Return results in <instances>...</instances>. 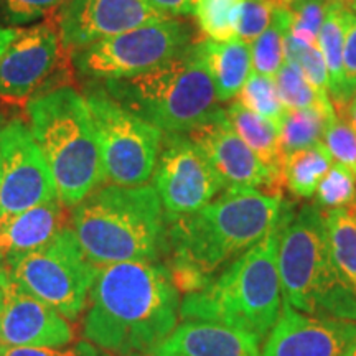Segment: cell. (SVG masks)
<instances>
[{
	"label": "cell",
	"mask_w": 356,
	"mask_h": 356,
	"mask_svg": "<svg viewBox=\"0 0 356 356\" xmlns=\"http://www.w3.org/2000/svg\"><path fill=\"white\" fill-rule=\"evenodd\" d=\"M83 335L115 356L152 355L178 325L180 291L157 262L102 266L89 291Z\"/></svg>",
	"instance_id": "obj_1"
},
{
	"label": "cell",
	"mask_w": 356,
	"mask_h": 356,
	"mask_svg": "<svg viewBox=\"0 0 356 356\" xmlns=\"http://www.w3.org/2000/svg\"><path fill=\"white\" fill-rule=\"evenodd\" d=\"M282 195L257 188H226L191 215L167 221V252L178 291L207 286L226 266L279 226Z\"/></svg>",
	"instance_id": "obj_2"
},
{
	"label": "cell",
	"mask_w": 356,
	"mask_h": 356,
	"mask_svg": "<svg viewBox=\"0 0 356 356\" xmlns=\"http://www.w3.org/2000/svg\"><path fill=\"white\" fill-rule=\"evenodd\" d=\"M70 225L97 267L157 262L167 252V221L154 186H99L71 208Z\"/></svg>",
	"instance_id": "obj_3"
},
{
	"label": "cell",
	"mask_w": 356,
	"mask_h": 356,
	"mask_svg": "<svg viewBox=\"0 0 356 356\" xmlns=\"http://www.w3.org/2000/svg\"><path fill=\"white\" fill-rule=\"evenodd\" d=\"M279 226L181 300L180 317L203 320L266 340L282 310L277 267Z\"/></svg>",
	"instance_id": "obj_4"
},
{
	"label": "cell",
	"mask_w": 356,
	"mask_h": 356,
	"mask_svg": "<svg viewBox=\"0 0 356 356\" xmlns=\"http://www.w3.org/2000/svg\"><path fill=\"white\" fill-rule=\"evenodd\" d=\"M97 84L122 108L165 134H190L222 109L202 42L137 76Z\"/></svg>",
	"instance_id": "obj_5"
},
{
	"label": "cell",
	"mask_w": 356,
	"mask_h": 356,
	"mask_svg": "<svg viewBox=\"0 0 356 356\" xmlns=\"http://www.w3.org/2000/svg\"><path fill=\"white\" fill-rule=\"evenodd\" d=\"M29 127L66 208L83 202L104 180L88 102L74 88L42 91L26 102Z\"/></svg>",
	"instance_id": "obj_6"
},
{
	"label": "cell",
	"mask_w": 356,
	"mask_h": 356,
	"mask_svg": "<svg viewBox=\"0 0 356 356\" xmlns=\"http://www.w3.org/2000/svg\"><path fill=\"white\" fill-rule=\"evenodd\" d=\"M277 267L282 300L302 314L356 322V296L333 264L323 210L284 208L279 222Z\"/></svg>",
	"instance_id": "obj_7"
},
{
	"label": "cell",
	"mask_w": 356,
	"mask_h": 356,
	"mask_svg": "<svg viewBox=\"0 0 356 356\" xmlns=\"http://www.w3.org/2000/svg\"><path fill=\"white\" fill-rule=\"evenodd\" d=\"M6 262L22 291L50 305L68 322L81 317L99 269L83 252L71 226H65L42 248L6 257Z\"/></svg>",
	"instance_id": "obj_8"
},
{
	"label": "cell",
	"mask_w": 356,
	"mask_h": 356,
	"mask_svg": "<svg viewBox=\"0 0 356 356\" xmlns=\"http://www.w3.org/2000/svg\"><path fill=\"white\" fill-rule=\"evenodd\" d=\"M99 149L104 180L111 185L140 186L154 175L163 132L122 108L99 84L84 91Z\"/></svg>",
	"instance_id": "obj_9"
},
{
	"label": "cell",
	"mask_w": 356,
	"mask_h": 356,
	"mask_svg": "<svg viewBox=\"0 0 356 356\" xmlns=\"http://www.w3.org/2000/svg\"><path fill=\"white\" fill-rule=\"evenodd\" d=\"M191 26L178 19L147 24L71 53L76 73L91 81L132 78L157 68L193 43Z\"/></svg>",
	"instance_id": "obj_10"
},
{
	"label": "cell",
	"mask_w": 356,
	"mask_h": 356,
	"mask_svg": "<svg viewBox=\"0 0 356 356\" xmlns=\"http://www.w3.org/2000/svg\"><path fill=\"white\" fill-rule=\"evenodd\" d=\"M154 188L167 221L197 213L226 190L188 134H165L154 170Z\"/></svg>",
	"instance_id": "obj_11"
},
{
	"label": "cell",
	"mask_w": 356,
	"mask_h": 356,
	"mask_svg": "<svg viewBox=\"0 0 356 356\" xmlns=\"http://www.w3.org/2000/svg\"><path fill=\"white\" fill-rule=\"evenodd\" d=\"M56 198L55 181L29 124L0 129V222Z\"/></svg>",
	"instance_id": "obj_12"
},
{
	"label": "cell",
	"mask_w": 356,
	"mask_h": 356,
	"mask_svg": "<svg viewBox=\"0 0 356 356\" xmlns=\"http://www.w3.org/2000/svg\"><path fill=\"white\" fill-rule=\"evenodd\" d=\"M172 19L145 0H68L58 15L63 48L78 50L137 26Z\"/></svg>",
	"instance_id": "obj_13"
},
{
	"label": "cell",
	"mask_w": 356,
	"mask_h": 356,
	"mask_svg": "<svg viewBox=\"0 0 356 356\" xmlns=\"http://www.w3.org/2000/svg\"><path fill=\"white\" fill-rule=\"evenodd\" d=\"M188 136L210 160L225 188H257L282 195L277 178L236 134L225 109Z\"/></svg>",
	"instance_id": "obj_14"
},
{
	"label": "cell",
	"mask_w": 356,
	"mask_h": 356,
	"mask_svg": "<svg viewBox=\"0 0 356 356\" xmlns=\"http://www.w3.org/2000/svg\"><path fill=\"white\" fill-rule=\"evenodd\" d=\"M60 33L50 24L19 30L0 56V97L25 101L35 96L60 60Z\"/></svg>",
	"instance_id": "obj_15"
},
{
	"label": "cell",
	"mask_w": 356,
	"mask_h": 356,
	"mask_svg": "<svg viewBox=\"0 0 356 356\" xmlns=\"http://www.w3.org/2000/svg\"><path fill=\"white\" fill-rule=\"evenodd\" d=\"M356 340V322L302 314L282 300L261 356H343Z\"/></svg>",
	"instance_id": "obj_16"
},
{
	"label": "cell",
	"mask_w": 356,
	"mask_h": 356,
	"mask_svg": "<svg viewBox=\"0 0 356 356\" xmlns=\"http://www.w3.org/2000/svg\"><path fill=\"white\" fill-rule=\"evenodd\" d=\"M74 340L68 320L15 282L6 287L0 314V345L13 348H60Z\"/></svg>",
	"instance_id": "obj_17"
},
{
	"label": "cell",
	"mask_w": 356,
	"mask_h": 356,
	"mask_svg": "<svg viewBox=\"0 0 356 356\" xmlns=\"http://www.w3.org/2000/svg\"><path fill=\"white\" fill-rule=\"evenodd\" d=\"M154 356H261L259 341L246 333L203 320H185Z\"/></svg>",
	"instance_id": "obj_18"
},
{
	"label": "cell",
	"mask_w": 356,
	"mask_h": 356,
	"mask_svg": "<svg viewBox=\"0 0 356 356\" xmlns=\"http://www.w3.org/2000/svg\"><path fill=\"white\" fill-rule=\"evenodd\" d=\"M65 204L58 198L0 222V252L20 256L51 241L65 228Z\"/></svg>",
	"instance_id": "obj_19"
},
{
	"label": "cell",
	"mask_w": 356,
	"mask_h": 356,
	"mask_svg": "<svg viewBox=\"0 0 356 356\" xmlns=\"http://www.w3.org/2000/svg\"><path fill=\"white\" fill-rule=\"evenodd\" d=\"M202 48L220 104L234 99L252 73L251 44L238 38L229 42L203 40Z\"/></svg>",
	"instance_id": "obj_20"
},
{
	"label": "cell",
	"mask_w": 356,
	"mask_h": 356,
	"mask_svg": "<svg viewBox=\"0 0 356 356\" xmlns=\"http://www.w3.org/2000/svg\"><path fill=\"white\" fill-rule=\"evenodd\" d=\"M351 12L338 0H327L323 20L318 33V48L322 51L328 71V89L337 114L346 106L345 76H343V50L346 29H348Z\"/></svg>",
	"instance_id": "obj_21"
},
{
	"label": "cell",
	"mask_w": 356,
	"mask_h": 356,
	"mask_svg": "<svg viewBox=\"0 0 356 356\" xmlns=\"http://www.w3.org/2000/svg\"><path fill=\"white\" fill-rule=\"evenodd\" d=\"M226 111V118L241 137L244 144L257 155V159L279 180V165L282 159L279 142V126L262 115L252 113L233 101ZM280 184V181H279Z\"/></svg>",
	"instance_id": "obj_22"
},
{
	"label": "cell",
	"mask_w": 356,
	"mask_h": 356,
	"mask_svg": "<svg viewBox=\"0 0 356 356\" xmlns=\"http://www.w3.org/2000/svg\"><path fill=\"white\" fill-rule=\"evenodd\" d=\"M332 163L333 157L323 142L284 154L279 165L280 186L297 198H312Z\"/></svg>",
	"instance_id": "obj_23"
},
{
	"label": "cell",
	"mask_w": 356,
	"mask_h": 356,
	"mask_svg": "<svg viewBox=\"0 0 356 356\" xmlns=\"http://www.w3.org/2000/svg\"><path fill=\"white\" fill-rule=\"evenodd\" d=\"M356 203V202H355ZM323 210L330 254L338 274L356 296V204Z\"/></svg>",
	"instance_id": "obj_24"
},
{
	"label": "cell",
	"mask_w": 356,
	"mask_h": 356,
	"mask_svg": "<svg viewBox=\"0 0 356 356\" xmlns=\"http://www.w3.org/2000/svg\"><path fill=\"white\" fill-rule=\"evenodd\" d=\"M291 32V12L284 0H275L273 19L267 29L251 43L252 71L275 76L286 61V38Z\"/></svg>",
	"instance_id": "obj_25"
},
{
	"label": "cell",
	"mask_w": 356,
	"mask_h": 356,
	"mask_svg": "<svg viewBox=\"0 0 356 356\" xmlns=\"http://www.w3.org/2000/svg\"><path fill=\"white\" fill-rule=\"evenodd\" d=\"M338 114H328L320 109L287 111L279 124V142L284 154L307 149L323 142L328 124L335 121Z\"/></svg>",
	"instance_id": "obj_26"
},
{
	"label": "cell",
	"mask_w": 356,
	"mask_h": 356,
	"mask_svg": "<svg viewBox=\"0 0 356 356\" xmlns=\"http://www.w3.org/2000/svg\"><path fill=\"white\" fill-rule=\"evenodd\" d=\"M274 79L280 101L287 111L320 109L328 114H337L332 97L322 95L312 86L309 79L305 78L304 71L293 61H284Z\"/></svg>",
	"instance_id": "obj_27"
},
{
	"label": "cell",
	"mask_w": 356,
	"mask_h": 356,
	"mask_svg": "<svg viewBox=\"0 0 356 356\" xmlns=\"http://www.w3.org/2000/svg\"><path fill=\"white\" fill-rule=\"evenodd\" d=\"M234 101L246 109L252 111V113L269 119L277 126L282 122L284 114L287 113L279 97L275 79L273 76H267V74L254 73V71L249 74L241 91L236 95Z\"/></svg>",
	"instance_id": "obj_28"
},
{
	"label": "cell",
	"mask_w": 356,
	"mask_h": 356,
	"mask_svg": "<svg viewBox=\"0 0 356 356\" xmlns=\"http://www.w3.org/2000/svg\"><path fill=\"white\" fill-rule=\"evenodd\" d=\"M243 0H198L195 17L207 40L229 42L236 38V20Z\"/></svg>",
	"instance_id": "obj_29"
},
{
	"label": "cell",
	"mask_w": 356,
	"mask_h": 356,
	"mask_svg": "<svg viewBox=\"0 0 356 356\" xmlns=\"http://www.w3.org/2000/svg\"><path fill=\"white\" fill-rule=\"evenodd\" d=\"M318 208L335 210L356 202V177L341 163H332L315 191Z\"/></svg>",
	"instance_id": "obj_30"
},
{
	"label": "cell",
	"mask_w": 356,
	"mask_h": 356,
	"mask_svg": "<svg viewBox=\"0 0 356 356\" xmlns=\"http://www.w3.org/2000/svg\"><path fill=\"white\" fill-rule=\"evenodd\" d=\"M286 60L293 61L304 71L305 78L309 79L312 86L322 95L330 96L328 89V71L325 65L323 55L320 51L318 43H307L302 40L293 38L289 32L286 38Z\"/></svg>",
	"instance_id": "obj_31"
},
{
	"label": "cell",
	"mask_w": 356,
	"mask_h": 356,
	"mask_svg": "<svg viewBox=\"0 0 356 356\" xmlns=\"http://www.w3.org/2000/svg\"><path fill=\"white\" fill-rule=\"evenodd\" d=\"M291 12V35L307 43H318L327 0H284Z\"/></svg>",
	"instance_id": "obj_32"
},
{
	"label": "cell",
	"mask_w": 356,
	"mask_h": 356,
	"mask_svg": "<svg viewBox=\"0 0 356 356\" xmlns=\"http://www.w3.org/2000/svg\"><path fill=\"white\" fill-rule=\"evenodd\" d=\"M275 0H243L236 20V38L251 44L269 26Z\"/></svg>",
	"instance_id": "obj_33"
},
{
	"label": "cell",
	"mask_w": 356,
	"mask_h": 356,
	"mask_svg": "<svg viewBox=\"0 0 356 356\" xmlns=\"http://www.w3.org/2000/svg\"><path fill=\"white\" fill-rule=\"evenodd\" d=\"M323 145L337 163H341L356 177V131L345 119L337 118L328 124Z\"/></svg>",
	"instance_id": "obj_34"
},
{
	"label": "cell",
	"mask_w": 356,
	"mask_h": 356,
	"mask_svg": "<svg viewBox=\"0 0 356 356\" xmlns=\"http://www.w3.org/2000/svg\"><path fill=\"white\" fill-rule=\"evenodd\" d=\"M68 0H0V24L24 25L35 22Z\"/></svg>",
	"instance_id": "obj_35"
},
{
	"label": "cell",
	"mask_w": 356,
	"mask_h": 356,
	"mask_svg": "<svg viewBox=\"0 0 356 356\" xmlns=\"http://www.w3.org/2000/svg\"><path fill=\"white\" fill-rule=\"evenodd\" d=\"M0 356H111L89 341H78L74 345L60 348H13L0 345Z\"/></svg>",
	"instance_id": "obj_36"
},
{
	"label": "cell",
	"mask_w": 356,
	"mask_h": 356,
	"mask_svg": "<svg viewBox=\"0 0 356 356\" xmlns=\"http://www.w3.org/2000/svg\"><path fill=\"white\" fill-rule=\"evenodd\" d=\"M343 76L346 101L356 92V15L351 13L348 29H346L345 50H343Z\"/></svg>",
	"instance_id": "obj_37"
},
{
	"label": "cell",
	"mask_w": 356,
	"mask_h": 356,
	"mask_svg": "<svg viewBox=\"0 0 356 356\" xmlns=\"http://www.w3.org/2000/svg\"><path fill=\"white\" fill-rule=\"evenodd\" d=\"M154 8H157L167 17L178 19V17L195 15L198 0H145Z\"/></svg>",
	"instance_id": "obj_38"
},
{
	"label": "cell",
	"mask_w": 356,
	"mask_h": 356,
	"mask_svg": "<svg viewBox=\"0 0 356 356\" xmlns=\"http://www.w3.org/2000/svg\"><path fill=\"white\" fill-rule=\"evenodd\" d=\"M338 118L345 119V121L356 131V92L351 96V99L346 102L345 108L338 113Z\"/></svg>",
	"instance_id": "obj_39"
},
{
	"label": "cell",
	"mask_w": 356,
	"mask_h": 356,
	"mask_svg": "<svg viewBox=\"0 0 356 356\" xmlns=\"http://www.w3.org/2000/svg\"><path fill=\"white\" fill-rule=\"evenodd\" d=\"M20 29H12V26H6V29H0V56L3 55V51L7 50V47L13 42V38L19 35Z\"/></svg>",
	"instance_id": "obj_40"
},
{
	"label": "cell",
	"mask_w": 356,
	"mask_h": 356,
	"mask_svg": "<svg viewBox=\"0 0 356 356\" xmlns=\"http://www.w3.org/2000/svg\"><path fill=\"white\" fill-rule=\"evenodd\" d=\"M338 2H340L346 10H350L356 15V0H338Z\"/></svg>",
	"instance_id": "obj_41"
},
{
	"label": "cell",
	"mask_w": 356,
	"mask_h": 356,
	"mask_svg": "<svg viewBox=\"0 0 356 356\" xmlns=\"http://www.w3.org/2000/svg\"><path fill=\"white\" fill-rule=\"evenodd\" d=\"M3 304H6V287L0 282V314H2L3 310Z\"/></svg>",
	"instance_id": "obj_42"
},
{
	"label": "cell",
	"mask_w": 356,
	"mask_h": 356,
	"mask_svg": "<svg viewBox=\"0 0 356 356\" xmlns=\"http://www.w3.org/2000/svg\"><path fill=\"white\" fill-rule=\"evenodd\" d=\"M343 356H356V340L353 341V345H351L350 348L345 351Z\"/></svg>",
	"instance_id": "obj_43"
},
{
	"label": "cell",
	"mask_w": 356,
	"mask_h": 356,
	"mask_svg": "<svg viewBox=\"0 0 356 356\" xmlns=\"http://www.w3.org/2000/svg\"><path fill=\"white\" fill-rule=\"evenodd\" d=\"M3 124H6V122H3V119H2V115H0V129H2V126H3Z\"/></svg>",
	"instance_id": "obj_44"
},
{
	"label": "cell",
	"mask_w": 356,
	"mask_h": 356,
	"mask_svg": "<svg viewBox=\"0 0 356 356\" xmlns=\"http://www.w3.org/2000/svg\"><path fill=\"white\" fill-rule=\"evenodd\" d=\"M355 204H356V203H355Z\"/></svg>",
	"instance_id": "obj_45"
},
{
	"label": "cell",
	"mask_w": 356,
	"mask_h": 356,
	"mask_svg": "<svg viewBox=\"0 0 356 356\" xmlns=\"http://www.w3.org/2000/svg\"><path fill=\"white\" fill-rule=\"evenodd\" d=\"M145 356H147V355H145Z\"/></svg>",
	"instance_id": "obj_46"
}]
</instances>
